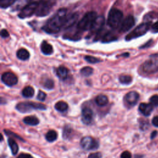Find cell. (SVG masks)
Wrapping results in <instances>:
<instances>
[{"label":"cell","instance_id":"cell-15","mask_svg":"<svg viewBox=\"0 0 158 158\" xmlns=\"http://www.w3.org/2000/svg\"><path fill=\"white\" fill-rule=\"evenodd\" d=\"M79 15L78 13H74L73 14H71L69 16H67L63 29L66 30L72 27L77 21L79 19Z\"/></svg>","mask_w":158,"mask_h":158},{"label":"cell","instance_id":"cell-14","mask_svg":"<svg viewBox=\"0 0 158 158\" xmlns=\"http://www.w3.org/2000/svg\"><path fill=\"white\" fill-rule=\"evenodd\" d=\"M140 98L139 94L136 91H130L125 96V101L130 106H135Z\"/></svg>","mask_w":158,"mask_h":158},{"label":"cell","instance_id":"cell-4","mask_svg":"<svg viewBox=\"0 0 158 158\" xmlns=\"http://www.w3.org/2000/svg\"><path fill=\"white\" fill-rule=\"evenodd\" d=\"M56 4V0H42L35 13L38 17H44L49 14Z\"/></svg>","mask_w":158,"mask_h":158},{"label":"cell","instance_id":"cell-19","mask_svg":"<svg viewBox=\"0 0 158 158\" xmlns=\"http://www.w3.org/2000/svg\"><path fill=\"white\" fill-rule=\"evenodd\" d=\"M23 122L29 125H32V126H35L37 125L40 121L39 119L36 117V116H27L23 119Z\"/></svg>","mask_w":158,"mask_h":158},{"label":"cell","instance_id":"cell-2","mask_svg":"<svg viewBox=\"0 0 158 158\" xmlns=\"http://www.w3.org/2000/svg\"><path fill=\"white\" fill-rule=\"evenodd\" d=\"M97 17L98 16H97V14L95 12H88L79 21L77 24V28L80 31L90 30Z\"/></svg>","mask_w":158,"mask_h":158},{"label":"cell","instance_id":"cell-5","mask_svg":"<svg viewBox=\"0 0 158 158\" xmlns=\"http://www.w3.org/2000/svg\"><path fill=\"white\" fill-rule=\"evenodd\" d=\"M150 27L151 22H145L140 24L138 26H137L134 30H132L125 36V40L127 41H130L131 40L140 37L150 30Z\"/></svg>","mask_w":158,"mask_h":158},{"label":"cell","instance_id":"cell-31","mask_svg":"<svg viewBox=\"0 0 158 158\" xmlns=\"http://www.w3.org/2000/svg\"><path fill=\"white\" fill-rule=\"evenodd\" d=\"M85 60H87L88 63L91 64H95L100 62V60L99 59L91 56H85Z\"/></svg>","mask_w":158,"mask_h":158},{"label":"cell","instance_id":"cell-7","mask_svg":"<svg viewBox=\"0 0 158 158\" xmlns=\"http://www.w3.org/2000/svg\"><path fill=\"white\" fill-rule=\"evenodd\" d=\"M39 2H32L24 6L19 14V17L20 19H25L31 17L35 14L38 8Z\"/></svg>","mask_w":158,"mask_h":158},{"label":"cell","instance_id":"cell-29","mask_svg":"<svg viewBox=\"0 0 158 158\" xmlns=\"http://www.w3.org/2000/svg\"><path fill=\"white\" fill-rule=\"evenodd\" d=\"M119 81L120 82L124 84V85H129L132 83V78L130 76L127 75H124V76H121L119 77Z\"/></svg>","mask_w":158,"mask_h":158},{"label":"cell","instance_id":"cell-13","mask_svg":"<svg viewBox=\"0 0 158 158\" xmlns=\"http://www.w3.org/2000/svg\"><path fill=\"white\" fill-rule=\"evenodd\" d=\"M104 26V17L102 16L97 17L91 29H90L91 34L98 35L101 32Z\"/></svg>","mask_w":158,"mask_h":158},{"label":"cell","instance_id":"cell-38","mask_svg":"<svg viewBox=\"0 0 158 158\" xmlns=\"http://www.w3.org/2000/svg\"><path fill=\"white\" fill-rule=\"evenodd\" d=\"M1 35L3 38H7L9 36V34L8 32L7 31V30L3 29L2 30V32H1Z\"/></svg>","mask_w":158,"mask_h":158},{"label":"cell","instance_id":"cell-16","mask_svg":"<svg viewBox=\"0 0 158 158\" xmlns=\"http://www.w3.org/2000/svg\"><path fill=\"white\" fill-rule=\"evenodd\" d=\"M138 109L140 112L144 116H149L153 111V106L151 104L143 103L140 104Z\"/></svg>","mask_w":158,"mask_h":158},{"label":"cell","instance_id":"cell-11","mask_svg":"<svg viewBox=\"0 0 158 158\" xmlns=\"http://www.w3.org/2000/svg\"><path fill=\"white\" fill-rule=\"evenodd\" d=\"M2 81L8 87H13L17 84L18 82V79L17 76L10 72H5L2 76Z\"/></svg>","mask_w":158,"mask_h":158},{"label":"cell","instance_id":"cell-28","mask_svg":"<svg viewBox=\"0 0 158 158\" xmlns=\"http://www.w3.org/2000/svg\"><path fill=\"white\" fill-rule=\"evenodd\" d=\"M93 72V68L87 66V67H83L81 70H80V73L81 74L84 76V77H89L90 76Z\"/></svg>","mask_w":158,"mask_h":158},{"label":"cell","instance_id":"cell-40","mask_svg":"<svg viewBox=\"0 0 158 158\" xmlns=\"http://www.w3.org/2000/svg\"><path fill=\"white\" fill-rule=\"evenodd\" d=\"M152 124L154 126L158 127V116L154 117L152 120Z\"/></svg>","mask_w":158,"mask_h":158},{"label":"cell","instance_id":"cell-41","mask_svg":"<svg viewBox=\"0 0 158 158\" xmlns=\"http://www.w3.org/2000/svg\"><path fill=\"white\" fill-rule=\"evenodd\" d=\"M157 132L156 131L153 132L152 133H151V138L152 139L154 138L157 135Z\"/></svg>","mask_w":158,"mask_h":158},{"label":"cell","instance_id":"cell-18","mask_svg":"<svg viewBox=\"0 0 158 158\" xmlns=\"http://www.w3.org/2000/svg\"><path fill=\"white\" fill-rule=\"evenodd\" d=\"M69 70L64 66H60L56 69V75L61 80H65L69 75Z\"/></svg>","mask_w":158,"mask_h":158},{"label":"cell","instance_id":"cell-36","mask_svg":"<svg viewBox=\"0 0 158 158\" xmlns=\"http://www.w3.org/2000/svg\"><path fill=\"white\" fill-rule=\"evenodd\" d=\"M120 158H132V154L129 151H125L121 154Z\"/></svg>","mask_w":158,"mask_h":158},{"label":"cell","instance_id":"cell-8","mask_svg":"<svg viewBox=\"0 0 158 158\" xmlns=\"http://www.w3.org/2000/svg\"><path fill=\"white\" fill-rule=\"evenodd\" d=\"M80 145L85 150H95L99 147V143L91 137H85L80 141Z\"/></svg>","mask_w":158,"mask_h":158},{"label":"cell","instance_id":"cell-3","mask_svg":"<svg viewBox=\"0 0 158 158\" xmlns=\"http://www.w3.org/2000/svg\"><path fill=\"white\" fill-rule=\"evenodd\" d=\"M123 13L117 8H112L108 14L107 24L112 29H116L122 22Z\"/></svg>","mask_w":158,"mask_h":158},{"label":"cell","instance_id":"cell-37","mask_svg":"<svg viewBox=\"0 0 158 158\" xmlns=\"http://www.w3.org/2000/svg\"><path fill=\"white\" fill-rule=\"evenodd\" d=\"M151 30L153 33H158V21L155 22L151 27Z\"/></svg>","mask_w":158,"mask_h":158},{"label":"cell","instance_id":"cell-25","mask_svg":"<svg viewBox=\"0 0 158 158\" xmlns=\"http://www.w3.org/2000/svg\"><path fill=\"white\" fill-rule=\"evenodd\" d=\"M45 138L48 141L53 142L57 138V133L55 130H49L46 133V134L45 135Z\"/></svg>","mask_w":158,"mask_h":158},{"label":"cell","instance_id":"cell-24","mask_svg":"<svg viewBox=\"0 0 158 158\" xmlns=\"http://www.w3.org/2000/svg\"><path fill=\"white\" fill-rule=\"evenodd\" d=\"M8 144L9 146V148H11L12 154L13 155H16L17 154V153H18L19 151V147H18V144L12 138H9L8 139Z\"/></svg>","mask_w":158,"mask_h":158},{"label":"cell","instance_id":"cell-35","mask_svg":"<svg viewBox=\"0 0 158 158\" xmlns=\"http://www.w3.org/2000/svg\"><path fill=\"white\" fill-rule=\"evenodd\" d=\"M102 154L100 152H97V153H91L89 154L88 158H101Z\"/></svg>","mask_w":158,"mask_h":158},{"label":"cell","instance_id":"cell-22","mask_svg":"<svg viewBox=\"0 0 158 158\" xmlns=\"http://www.w3.org/2000/svg\"><path fill=\"white\" fill-rule=\"evenodd\" d=\"M117 39V36L111 32H108L106 33L102 37L103 43H109L113 41H115Z\"/></svg>","mask_w":158,"mask_h":158},{"label":"cell","instance_id":"cell-30","mask_svg":"<svg viewBox=\"0 0 158 158\" xmlns=\"http://www.w3.org/2000/svg\"><path fill=\"white\" fill-rule=\"evenodd\" d=\"M17 0H0L2 8H7L15 3Z\"/></svg>","mask_w":158,"mask_h":158},{"label":"cell","instance_id":"cell-17","mask_svg":"<svg viewBox=\"0 0 158 158\" xmlns=\"http://www.w3.org/2000/svg\"><path fill=\"white\" fill-rule=\"evenodd\" d=\"M41 51L45 55H50L53 53V46L46 41H43L41 44Z\"/></svg>","mask_w":158,"mask_h":158},{"label":"cell","instance_id":"cell-32","mask_svg":"<svg viewBox=\"0 0 158 158\" xmlns=\"http://www.w3.org/2000/svg\"><path fill=\"white\" fill-rule=\"evenodd\" d=\"M72 130L69 127H66L65 129H64V132H63V137L64 138L67 139L69 138V135H70V133L72 132Z\"/></svg>","mask_w":158,"mask_h":158},{"label":"cell","instance_id":"cell-39","mask_svg":"<svg viewBox=\"0 0 158 158\" xmlns=\"http://www.w3.org/2000/svg\"><path fill=\"white\" fill-rule=\"evenodd\" d=\"M17 158H34V157H32L30 154H29L21 153V154L17 157Z\"/></svg>","mask_w":158,"mask_h":158},{"label":"cell","instance_id":"cell-21","mask_svg":"<svg viewBox=\"0 0 158 158\" xmlns=\"http://www.w3.org/2000/svg\"><path fill=\"white\" fill-rule=\"evenodd\" d=\"M17 57L22 60H26L29 59L30 57V53L29 52L23 48H21V49L19 50L17 52Z\"/></svg>","mask_w":158,"mask_h":158},{"label":"cell","instance_id":"cell-10","mask_svg":"<svg viewBox=\"0 0 158 158\" xmlns=\"http://www.w3.org/2000/svg\"><path fill=\"white\" fill-rule=\"evenodd\" d=\"M135 23V20L134 17L132 15L127 16L121 23L119 26V32L125 33L130 30Z\"/></svg>","mask_w":158,"mask_h":158},{"label":"cell","instance_id":"cell-33","mask_svg":"<svg viewBox=\"0 0 158 158\" xmlns=\"http://www.w3.org/2000/svg\"><path fill=\"white\" fill-rule=\"evenodd\" d=\"M150 104H151L153 106L157 107L158 106V95H153L150 100Z\"/></svg>","mask_w":158,"mask_h":158},{"label":"cell","instance_id":"cell-34","mask_svg":"<svg viewBox=\"0 0 158 158\" xmlns=\"http://www.w3.org/2000/svg\"><path fill=\"white\" fill-rule=\"evenodd\" d=\"M46 94L42 91H39L37 95V100L40 101H43L46 100Z\"/></svg>","mask_w":158,"mask_h":158},{"label":"cell","instance_id":"cell-6","mask_svg":"<svg viewBox=\"0 0 158 158\" xmlns=\"http://www.w3.org/2000/svg\"><path fill=\"white\" fill-rule=\"evenodd\" d=\"M16 109L22 113L30 112L33 109H40V110H45L46 109V106L37 103L33 102H22L17 104Z\"/></svg>","mask_w":158,"mask_h":158},{"label":"cell","instance_id":"cell-1","mask_svg":"<svg viewBox=\"0 0 158 158\" xmlns=\"http://www.w3.org/2000/svg\"><path fill=\"white\" fill-rule=\"evenodd\" d=\"M67 16V9H59L54 15L48 19L42 28L43 30L49 34L58 33L63 28Z\"/></svg>","mask_w":158,"mask_h":158},{"label":"cell","instance_id":"cell-20","mask_svg":"<svg viewBox=\"0 0 158 158\" xmlns=\"http://www.w3.org/2000/svg\"><path fill=\"white\" fill-rule=\"evenodd\" d=\"M95 102L98 106L100 107H103L107 104L109 101L106 95L100 94L96 96V98H95Z\"/></svg>","mask_w":158,"mask_h":158},{"label":"cell","instance_id":"cell-27","mask_svg":"<svg viewBox=\"0 0 158 158\" xmlns=\"http://www.w3.org/2000/svg\"><path fill=\"white\" fill-rule=\"evenodd\" d=\"M42 85H43V87L47 90H51L54 88V82L51 79H44V80L42 83Z\"/></svg>","mask_w":158,"mask_h":158},{"label":"cell","instance_id":"cell-12","mask_svg":"<svg viewBox=\"0 0 158 158\" xmlns=\"http://www.w3.org/2000/svg\"><path fill=\"white\" fill-rule=\"evenodd\" d=\"M93 119V112L92 109L88 107H85L82 109V120L83 124L86 125L90 124Z\"/></svg>","mask_w":158,"mask_h":158},{"label":"cell","instance_id":"cell-9","mask_svg":"<svg viewBox=\"0 0 158 158\" xmlns=\"http://www.w3.org/2000/svg\"><path fill=\"white\" fill-rule=\"evenodd\" d=\"M143 71L148 74L158 72V60L150 59L145 61L142 66Z\"/></svg>","mask_w":158,"mask_h":158},{"label":"cell","instance_id":"cell-23","mask_svg":"<svg viewBox=\"0 0 158 158\" xmlns=\"http://www.w3.org/2000/svg\"><path fill=\"white\" fill-rule=\"evenodd\" d=\"M54 107L57 111L60 113H64L67 110L69 106L67 103L63 101H60L55 104Z\"/></svg>","mask_w":158,"mask_h":158},{"label":"cell","instance_id":"cell-26","mask_svg":"<svg viewBox=\"0 0 158 158\" xmlns=\"http://www.w3.org/2000/svg\"><path fill=\"white\" fill-rule=\"evenodd\" d=\"M22 95L26 98H32L33 96L35 93V90L33 87L30 86H27L24 88L22 90Z\"/></svg>","mask_w":158,"mask_h":158}]
</instances>
